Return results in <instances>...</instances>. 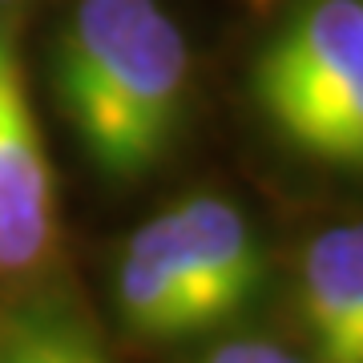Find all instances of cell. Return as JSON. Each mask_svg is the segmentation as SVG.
Masks as SVG:
<instances>
[{"mask_svg":"<svg viewBox=\"0 0 363 363\" xmlns=\"http://www.w3.org/2000/svg\"><path fill=\"white\" fill-rule=\"evenodd\" d=\"M117 311L142 339H186L210 331L206 303L169 242L162 214L133 230L117 267Z\"/></svg>","mask_w":363,"mask_h":363,"instance_id":"cell-6","label":"cell"},{"mask_svg":"<svg viewBox=\"0 0 363 363\" xmlns=\"http://www.w3.org/2000/svg\"><path fill=\"white\" fill-rule=\"evenodd\" d=\"M202 363H303V359L291 355L286 347L262 343V339H238V343H222V347H214Z\"/></svg>","mask_w":363,"mask_h":363,"instance_id":"cell-8","label":"cell"},{"mask_svg":"<svg viewBox=\"0 0 363 363\" xmlns=\"http://www.w3.org/2000/svg\"><path fill=\"white\" fill-rule=\"evenodd\" d=\"M162 222H166L169 242L178 250V259L186 262L214 327L234 319L259 295L267 259H262L255 226L234 202L198 194L162 210Z\"/></svg>","mask_w":363,"mask_h":363,"instance_id":"cell-4","label":"cell"},{"mask_svg":"<svg viewBox=\"0 0 363 363\" xmlns=\"http://www.w3.org/2000/svg\"><path fill=\"white\" fill-rule=\"evenodd\" d=\"M52 77L89 162L105 178L133 182L178 138L190 49L157 0H77Z\"/></svg>","mask_w":363,"mask_h":363,"instance_id":"cell-1","label":"cell"},{"mask_svg":"<svg viewBox=\"0 0 363 363\" xmlns=\"http://www.w3.org/2000/svg\"><path fill=\"white\" fill-rule=\"evenodd\" d=\"M0 363H105L101 347L65 319H25L0 343Z\"/></svg>","mask_w":363,"mask_h":363,"instance_id":"cell-7","label":"cell"},{"mask_svg":"<svg viewBox=\"0 0 363 363\" xmlns=\"http://www.w3.org/2000/svg\"><path fill=\"white\" fill-rule=\"evenodd\" d=\"M255 93L274 130L339 169L363 162V4L307 0L267 45Z\"/></svg>","mask_w":363,"mask_h":363,"instance_id":"cell-2","label":"cell"},{"mask_svg":"<svg viewBox=\"0 0 363 363\" xmlns=\"http://www.w3.org/2000/svg\"><path fill=\"white\" fill-rule=\"evenodd\" d=\"M298 315L315 363H363V230L339 222L307 242Z\"/></svg>","mask_w":363,"mask_h":363,"instance_id":"cell-5","label":"cell"},{"mask_svg":"<svg viewBox=\"0 0 363 363\" xmlns=\"http://www.w3.org/2000/svg\"><path fill=\"white\" fill-rule=\"evenodd\" d=\"M52 242V169L13 45L0 37V271H33Z\"/></svg>","mask_w":363,"mask_h":363,"instance_id":"cell-3","label":"cell"},{"mask_svg":"<svg viewBox=\"0 0 363 363\" xmlns=\"http://www.w3.org/2000/svg\"><path fill=\"white\" fill-rule=\"evenodd\" d=\"M255 4H267V0H255Z\"/></svg>","mask_w":363,"mask_h":363,"instance_id":"cell-9","label":"cell"}]
</instances>
